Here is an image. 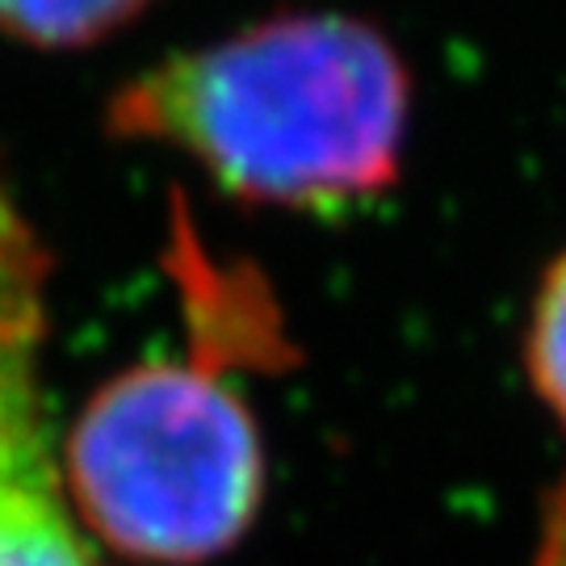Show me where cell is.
Returning <instances> with one entry per match:
<instances>
[{
  "instance_id": "277c9868",
  "label": "cell",
  "mask_w": 566,
  "mask_h": 566,
  "mask_svg": "<svg viewBox=\"0 0 566 566\" xmlns=\"http://www.w3.org/2000/svg\"><path fill=\"white\" fill-rule=\"evenodd\" d=\"M147 0H0V30L34 46H84L139 13Z\"/></svg>"
},
{
  "instance_id": "5b68a950",
  "label": "cell",
  "mask_w": 566,
  "mask_h": 566,
  "mask_svg": "<svg viewBox=\"0 0 566 566\" xmlns=\"http://www.w3.org/2000/svg\"><path fill=\"white\" fill-rule=\"evenodd\" d=\"M528 378L566 424V252L549 264L528 324Z\"/></svg>"
},
{
  "instance_id": "7a4b0ae2",
  "label": "cell",
  "mask_w": 566,
  "mask_h": 566,
  "mask_svg": "<svg viewBox=\"0 0 566 566\" xmlns=\"http://www.w3.org/2000/svg\"><path fill=\"white\" fill-rule=\"evenodd\" d=\"M63 483L93 533L151 563H202L256 516L261 437L202 361L139 365L105 382L67 432Z\"/></svg>"
},
{
  "instance_id": "6da1fadb",
  "label": "cell",
  "mask_w": 566,
  "mask_h": 566,
  "mask_svg": "<svg viewBox=\"0 0 566 566\" xmlns=\"http://www.w3.org/2000/svg\"><path fill=\"white\" fill-rule=\"evenodd\" d=\"M109 130L181 151L243 202L336 210L399 177L407 72L365 21L273 18L135 76Z\"/></svg>"
},
{
  "instance_id": "3957f363",
  "label": "cell",
  "mask_w": 566,
  "mask_h": 566,
  "mask_svg": "<svg viewBox=\"0 0 566 566\" xmlns=\"http://www.w3.org/2000/svg\"><path fill=\"white\" fill-rule=\"evenodd\" d=\"M51 252L0 172V566H88L42 407Z\"/></svg>"
}]
</instances>
